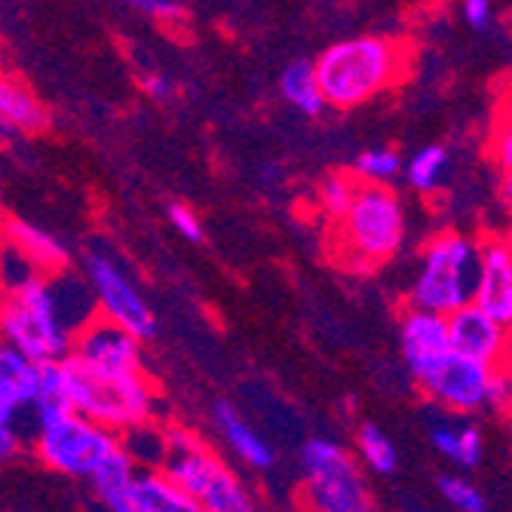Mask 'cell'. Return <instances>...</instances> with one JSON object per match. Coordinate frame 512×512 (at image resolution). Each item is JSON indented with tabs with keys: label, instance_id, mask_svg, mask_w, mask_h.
<instances>
[{
	"label": "cell",
	"instance_id": "obj_14",
	"mask_svg": "<svg viewBox=\"0 0 512 512\" xmlns=\"http://www.w3.org/2000/svg\"><path fill=\"white\" fill-rule=\"evenodd\" d=\"M0 243L13 246L40 273H59V270L71 267L68 246L59 237H53L50 230H43L37 224H28L22 218H4V221H0Z\"/></svg>",
	"mask_w": 512,
	"mask_h": 512
},
{
	"label": "cell",
	"instance_id": "obj_24",
	"mask_svg": "<svg viewBox=\"0 0 512 512\" xmlns=\"http://www.w3.org/2000/svg\"><path fill=\"white\" fill-rule=\"evenodd\" d=\"M200 509H209V512H249V509H255V500L246 491V485L224 467L212 479L206 494L200 497Z\"/></svg>",
	"mask_w": 512,
	"mask_h": 512
},
{
	"label": "cell",
	"instance_id": "obj_4",
	"mask_svg": "<svg viewBox=\"0 0 512 512\" xmlns=\"http://www.w3.org/2000/svg\"><path fill=\"white\" fill-rule=\"evenodd\" d=\"M341 249L347 264L371 270L390 261L405 243V206L387 184L356 181L353 200L338 218Z\"/></svg>",
	"mask_w": 512,
	"mask_h": 512
},
{
	"label": "cell",
	"instance_id": "obj_2",
	"mask_svg": "<svg viewBox=\"0 0 512 512\" xmlns=\"http://www.w3.org/2000/svg\"><path fill=\"white\" fill-rule=\"evenodd\" d=\"M408 53L390 37H350L329 46L316 62V80L325 108L353 111L405 77Z\"/></svg>",
	"mask_w": 512,
	"mask_h": 512
},
{
	"label": "cell",
	"instance_id": "obj_32",
	"mask_svg": "<svg viewBox=\"0 0 512 512\" xmlns=\"http://www.w3.org/2000/svg\"><path fill=\"white\" fill-rule=\"evenodd\" d=\"M22 448H25V442H22V433H19L16 421H0V463L19 457Z\"/></svg>",
	"mask_w": 512,
	"mask_h": 512
},
{
	"label": "cell",
	"instance_id": "obj_10",
	"mask_svg": "<svg viewBox=\"0 0 512 512\" xmlns=\"http://www.w3.org/2000/svg\"><path fill=\"white\" fill-rule=\"evenodd\" d=\"M74 359L96 365V368H114V371H135L145 368V356H142V341L135 335H129L126 329H120L117 322L92 313L74 335L71 353Z\"/></svg>",
	"mask_w": 512,
	"mask_h": 512
},
{
	"label": "cell",
	"instance_id": "obj_11",
	"mask_svg": "<svg viewBox=\"0 0 512 512\" xmlns=\"http://www.w3.org/2000/svg\"><path fill=\"white\" fill-rule=\"evenodd\" d=\"M451 350L485 365H509V325L497 322L479 304H463L448 316Z\"/></svg>",
	"mask_w": 512,
	"mask_h": 512
},
{
	"label": "cell",
	"instance_id": "obj_8",
	"mask_svg": "<svg viewBox=\"0 0 512 512\" xmlns=\"http://www.w3.org/2000/svg\"><path fill=\"white\" fill-rule=\"evenodd\" d=\"M83 267H86V283L92 289V301H96V313L117 322L120 329L135 335L142 344L154 341L157 335L154 310L129 279V273L105 252H89L83 258Z\"/></svg>",
	"mask_w": 512,
	"mask_h": 512
},
{
	"label": "cell",
	"instance_id": "obj_19",
	"mask_svg": "<svg viewBox=\"0 0 512 512\" xmlns=\"http://www.w3.org/2000/svg\"><path fill=\"white\" fill-rule=\"evenodd\" d=\"M31 411L37 417V424L56 421V417L74 411L62 359H56V362H37V387H34Z\"/></svg>",
	"mask_w": 512,
	"mask_h": 512
},
{
	"label": "cell",
	"instance_id": "obj_35",
	"mask_svg": "<svg viewBox=\"0 0 512 512\" xmlns=\"http://www.w3.org/2000/svg\"><path fill=\"white\" fill-rule=\"evenodd\" d=\"M494 157L500 160V169L509 175V169H512V129H509V123L500 126V138L494 142Z\"/></svg>",
	"mask_w": 512,
	"mask_h": 512
},
{
	"label": "cell",
	"instance_id": "obj_12",
	"mask_svg": "<svg viewBox=\"0 0 512 512\" xmlns=\"http://www.w3.org/2000/svg\"><path fill=\"white\" fill-rule=\"evenodd\" d=\"M399 338H402L405 365L414 375V381H421L427 371H433L451 353L448 319L442 313H433V310L408 307L402 313Z\"/></svg>",
	"mask_w": 512,
	"mask_h": 512
},
{
	"label": "cell",
	"instance_id": "obj_23",
	"mask_svg": "<svg viewBox=\"0 0 512 512\" xmlns=\"http://www.w3.org/2000/svg\"><path fill=\"white\" fill-rule=\"evenodd\" d=\"M356 448H359V460L365 463V470L378 473V476H390L396 470L399 451L381 427L362 424L356 433Z\"/></svg>",
	"mask_w": 512,
	"mask_h": 512
},
{
	"label": "cell",
	"instance_id": "obj_9",
	"mask_svg": "<svg viewBox=\"0 0 512 512\" xmlns=\"http://www.w3.org/2000/svg\"><path fill=\"white\" fill-rule=\"evenodd\" d=\"M488 381H491V365L476 362L470 356L448 353L433 371L417 381L424 393L439 402L442 408L454 414H476L485 408L488 399Z\"/></svg>",
	"mask_w": 512,
	"mask_h": 512
},
{
	"label": "cell",
	"instance_id": "obj_31",
	"mask_svg": "<svg viewBox=\"0 0 512 512\" xmlns=\"http://www.w3.org/2000/svg\"><path fill=\"white\" fill-rule=\"evenodd\" d=\"M169 224H172L188 243H200V240H203V221L197 218V212H194L191 206L172 203V206H169Z\"/></svg>",
	"mask_w": 512,
	"mask_h": 512
},
{
	"label": "cell",
	"instance_id": "obj_30",
	"mask_svg": "<svg viewBox=\"0 0 512 512\" xmlns=\"http://www.w3.org/2000/svg\"><path fill=\"white\" fill-rule=\"evenodd\" d=\"M120 4L145 13L157 22H166V25H175L184 19V7L178 4V0H120Z\"/></svg>",
	"mask_w": 512,
	"mask_h": 512
},
{
	"label": "cell",
	"instance_id": "obj_22",
	"mask_svg": "<svg viewBox=\"0 0 512 512\" xmlns=\"http://www.w3.org/2000/svg\"><path fill=\"white\" fill-rule=\"evenodd\" d=\"M433 445L439 454H445L451 463L463 470H476L482 463V430L476 424L467 427H436Z\"/></svg>",
	"mask_w": 512,
	"mask_h": 512
},
{
	"label": "cell",
	"instance_id": "obj_6",
	"mask_svg": "<svg viewBox=\"0 0 512 512\" xmlns=\"http://www.w3.org/2000/svg\"><path fill=\"white\" fill-rule=\"evenodd\" d=\"M307 503L319 512H368L375 506L359 460L338 442L310 439L301 451Z\"/></svg>",
	"mask_w": 512,
	"mask_h": 512
},
{
	"label": "cell",
	"instance_id": "obj_34",
	"mask_svg": "<svg viewBox=\"0 0 512 512\" xmlns=\"http://www.w3.org/2000/svg\"><path fill=\"white\" fill-rule=\"evenodd\" d=\"M142 89L148 92L154 102H169L175 96V86H172V80L166 74H145L142 77Z\"/></svg>",
	"mask_w": 512,
	"mask_h": 512
},
{
	"label": "cell",
	"instance_id": "obj_26",
	"mask_svg": "<svg viewBox=\"0 0 512 512\" xmlns=\"http://www.w3.org/2000/svg\"><path fill=\"white\" fill-rule=\"evenodd\" d=\"M399 154L393 148H371V151H362L356 157V175L359 181H371V184H387L399 175Z\"/></svg>",
	"mask_w": 512,
	"mask_h": 512
},
{
	"label": "cell",
	"instance_id": "obj_17",
	"mask_svg": "<svg viewBox=\"0 0 512 512\" xmlns=\"http://www.w3.org/2000/svg\"><path fill=\"white\" fill-rule=\"evenodd\" d=\"M215 424L224 436V442L230 445V451H234L243 463H249L252 470H270L273 467V448L243 421L240 411L230 405V402H218L215 405Z\"/></svg>",
	"mask_w": 512,
	"mask_h": 512
},
{
	"label": "cell",
	"instance_id": "obj_7",
	"mask_svg": "<svg viewBox=\"0 0 512 512\" xmlns=\"http://www.w3.org/2000/svg\"><path fill=\"white\" fill-rule=\"evenodd\" d=\"M120 445V436L89 417L68 411L56 421L37 424L34 436V454L46 470L71 476V479H89V473Z\"/></svg>",
	"mask_w": 512,
	"mask_h": 512
},
{
	"label": "cell",
	"instance_id": "obj_27",
	"mask_svg": "<svg viewBox=\"0 0 512 512\" xmlns=\"http://www.w3.org/2000/svg\"><path fill=\"white\" fill-rule=\"evenodd\" d=\"M353 191H356V178H350L344 172L329 175V178L322 181V188H319V206H322V212L338 221L347 212V206L353 200Z\"/></svg>",
	"mask_w": 512,
	"mask_h": 512
},
{
	"label": "cell",
	"instance_id": "obj_16",
	"mask_svg": "<svg viewBox=\"0 0 512 512\" xmlns=\"http://www.w3.org/2000/svg\"><path fill=\"white\" fill-rule=\"evenodd\" d=\"M135 460L117 445L96 470L89 473L92 494L111 512H132V485H135Z\"/></svg>",
	"mask_w": 512,
	"mask_h": 512
},
{
	"label": "cell",
	"instance_id": "obj_1",
	"mask_svg": "<svg viewBox=\"0 0 512 512\" xmlns=\"http://www.w3.org/2000/svg\"><path fill=\"white\" fill-rule=\"evenodd\" d=\"M80 301H92V289L71 267L31 273L22 283L0 289V341L34 362L65 359L86 322L80 319Z\"/></svg>",
	"mask_w": 512,
	"mask_h": 512
},
{
	"label": "cell",
	"instance_id": "obj_36",
	"mask_svg": "<svg viewBox=\"0 0 512 512\" xmlns=\"http://www.w3.org/2000/svg\"><path fill=\"white\" fill-rule=\"evenodd\" d=\"M22 132L10 123V120H4V117H0V148H4V145H13L16 142V138H19Z\"/></svg>",
	"mask_w": 512,
	"mask_h": 512
},
{
	"label": "cell",
	"instance_id": "obj_25",
	"mask_svg": "<svg viewBox=\"0 0 512 512\" xmlns=\"http://www.w3.org/2000/svg\"><path fill=\"white\" fill-rule=\"evenodd\" d=\"M445 166H448V151L442 145H430L424 151H417L405 169V178L414 191H421V194H433L442 178H445Z\"/></svg>",
	"mask_w": 512,
	"mask_h": 512
},
{
	"label": "cell",
	"instance_id": "obj_13",
	"mask_svg": "<svg viewBox=\"0 0 512 512\" xmlns=\"http://www.w3.org/2000/svg\"><path fill=\"white\" fill-rule=\"evenodd\" d=\"M473 304L497 322L512 325V246L503 237L479 240V276Z\"/></svg>",
	"mask_w": 512,
	"mask_h": 512
},
{
	"label": "cell",
	"instance_id": "obj_21",
	"mask_svg": "<svg viewBox=\"0 0 512 512\" xmlns=\"http://www.w3.org/2000/svg\"><path fill=\"white\" fill-rule=\"evenodd\" d=\"M279 92H283V99L292 108H298L307 117H319L325 111L322 89H319V80H316V71H313L310 62L289 65L283 71V77H279Z\"/></svg>",
	"mask_w": 512,
	"mask_h": 512
},
{
	"label": "cell",
	"instance_id": "obj_28",
	"mask_svg": "<svg viewBox=\"0 0 512 512\" xmlns=\"http://www.w3.org/2000/svg\"><path fill=\"white\" fill-rule=\"evenodd\" d=\"M439 491H442V497H445L454 509H460V512H485V509H488L485 494H482L473 482L460 479V476H442V479H439Z\"/></svg>",
	"mask_w": 512,
	"mask_h": 512
},
{
	"label": "cell",
	"instance_id": "obj_33",
	"mask_svg": "<svg viewBox=\"0 0 512 512\" xmlns=\"http://www.w3.org/2000/svg\"><path fill=\"white\" fill-rule=\"evenodd\" d=\"M494 16V0H463V19L470 28L485 31Z\"/></svg>",
	"mask_w": 512,
	"mask_h": 512
},
{
	"label": "cell",
	"instance_id": "obj_3",
	"mask_svg": "<svg viewBox=\"0 0 512 512\" xmlns=\"http://www.w3.org/2000/svg\"><path fill=\"white\" fill-rule=\"evenodd\" d=\"M62 365L68 375L71 405L77 414L114 430L117 436L135 424L151 421L157 390L145 368H135V371L96 368L74 356H65Z\"/></svg>",
	"mask_w": 512,
	"mask_h": 512
},
{
	"label": "cell",
	"instance_id": "obj_5",
	"mask_svg": "<svg viewBox=\"0 0 512 512\" xmlns=\"http://www.w3.org/2000/svg\"><path fill=\"white\" fill-rule=\"evenodd\" d=\"M479 276V240L445 230L424 249L421 270L414 276L408 307H421L448 316L473 301Z\"/></svg>",
	"mask_w": 512,
	"mask_h": 512
},
{
	"label": "cell",
	"instance_id": "obj_18",
	"mask_svg": "<svg viewBox=\"0 0 512 512\" xmlns=\"http://www.w3.org/2000/svg\"><path fill=\"white\" fill-rule=\"evenodd\" d=\"M132 512H200V503L184 494L163 470L135 473Z\"/></svg>",
	"mask_w": 512,
	"mask_h": 512
},
{
	"label": "cell",
	"instance_id": "obj_20",
	"mask_svg": "<svg viewBox=\"0 0 512 512\" xmlns=\"http://www.w3.org/2000/svg\"><path fill=\"white\" fill-rule=\"evenodd\" d=\"M0 117L10 120L19 132H43L50 126V111L22 83L0 77Z\"/></svg>",
	"mask_w": 512,
	"mask_h": 512
},
{
	"label": "cell",
	"instance_id": "obj_15",
	"mask_svg": "<svg viewBox=\"0 0 512 512\" xmlns=\"http://www.w3.org/2000/svg\"><path fill=\"white\" fill-rule=\"evenodd\" d=\"M34 387L37 362L13 344L0 341V421H19L25 411H31Z\"/></svg>",
	"mask_w": 512,
	"mask_h": 512
},
{
	"label": "cell",
	"instance_id": "obj_29",
	"mask_svg": "<svg viewBox=\"0 0 512 512\" xmlns=\"http://www.w3.org/2000/svg\"><path fill=\"white\" fill-rule=\"evenodd\" d=\"M512 402V378H509V365H494L491 368V381H488V399L485 408L491 411H509Z\"/></svg>",
	"mask_w": 512,
	"mask_h": 512
}]
</instances>
